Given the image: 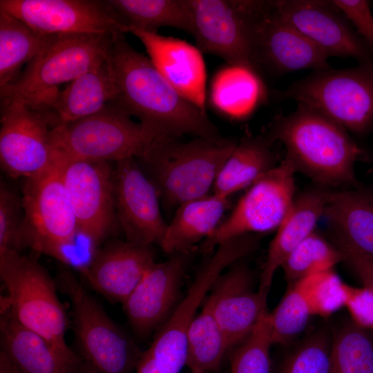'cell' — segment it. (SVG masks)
Wrapping results in <instances>:
<instances>
[{"label": "cell", "instance_id": "1", "mask_svg": "<svg viewBox=\"0 0 373 373\" xmlns=\"http://www.w3.org/2000/svg\"><path fill=\"white\" fill-rule=\"evenodd\" d=\"M106 60L117 88L112 102L138 119L158 142L184 135L220 137L206 111L175 89L124 34H112Z\"/></svg>", "mask_w": 373, "mask_h": 373}, {"label": "cell", "instance_id": "2", "mask_svg": "<svg viewBox=\"0 0 373 373\" xmlns=\"http://www.w3.org/2000/svg\"><path fill=\"white\" fill-rule=\"evenodd\" d=\"M286 149V157L296 172L318 186L354 188L356 163L369 159L367 152L343 126L318 111L302 104L273 120L267 135Z\"/></svg>", "mask_w": 373, "mask_h": 373}, {"label": "cell", "instance_id": "3", "mask_svg": "<svg viewBox=\"0 0 373 373\" xmlns=\"http://www.w3.org/2000/svg\"><path fill=\"white\" fill-rule=\"evenodd\" d=\"M238 142L196 137L188 142L166 139L155 142L142 157V168L169 208L209 193Z\"/></svg>", "mask_w": 373, "mask_h": 373}, {"label": "cell", "instance_id": "4", "mask_svg": "<svg viewBox=\"0 0 373 373\" xmlns=\"http://www.w3.org/2000/svg\"><path fill=\"white\" fill-rule=\"evenodd\" d=\"M112 34L50 35L39 53L13 82L0 87L1 99H18L47 111L64 82H72L106 59Z\"/></svg>", "mask_w": 373, "mask_h": 373}, {"label": "cell", "instance_id": "5", "mask_svg": "<svg viewBox=\"0 0 373 373\" xmlns=\"http://www.w3.org/2000/svg\"><path fill=\"white\" fill-rule=\"evenodd\" d=\"M0 276L7 290L1 298V310H10L20 323L65 355L81 358L66 343L68 317L55 280L36 257L13 250L0 253Z\"/></svg>", "mask_w": 373, "mask_h": 373}, {"label": "cell", "instance_id": "6", "mask_svg": "<svg viewBox=\"0 0 373 373\" xmlns=\"http://www.w3.org/2000/svg\"><path fill=\"white\" fill-rule=\"evenodd\" d=\"M275 95L308 106L356 136L373 132V61L312 71Z\"/></svg>", "mask_w": 373, "mask_h": 373}, {"label": "cell", "instance_id": "7", "mask_svg": "<svg viewBox=\"0 0 373 373\" xmlns=\"http://www.w3.org/2000/svg\"><path fill=\"white\" fill-rule=\"evenodd\" d=\"M54 161L108 162L142 157L157 142L125 110L109 102L98 113L51 129Z\"/></svg>", "mask_w": 373, "mask_h": 373}, {"label": "cell", "instance_id": "8", "mask_svg": "<svg viewBox=\"0 0 373 373\" xmlns=\"http://www.w3.org/2000/svg\"><path fill=\"white\" fill-rule=\"evenodd\" d=\"M21 248L49 256L79 270L75 256L81 237L58 165L26 179L22 192Z\"/></svg>", "mask_w": 373, "mask_h": 373}, {"label": "cell", "instance_id": "9", "mask_svg": "<svg viewBox=\"0 0 373 373\" xmlns=\"http://www.w3.org/2000/svg\"><path fill=\"white\" fill-rule=\"evenodd\" d=\"M55 282L70 300L82 358L102 373H135L143 352L133 339L110 318L71 271H61Z\"/></svg>", "mask_w": 373, "mask_h": 373}, {"label": "cell", "instance_id": "10", "mask_svg": "<svg viewBox=\"0 0 373 373\" xmlns=\"http://www.w3.org/2000/svg\"><path fill=\"white\" fill-rule=\"evenodd\" d=\"M253 234L218 245L197 271L185 297L161 326L146 352L169 373H180L186 363V332L215 282L224 270L256 248Z\"/></svg>", "mask_w": 373, "mask_h": 373}, {"label": "cell", "instance_id": "11", "mask_svg": "<svg viewBox=\"0 0 373 373\" xmlns=\"http://www.w3.org/2000/svg\"><path fill=\"white\" fill-rule=\"evenodd\" d=\"M258 1L189 0L192 30L202 52L260 77L254 58V27Z\"/></svg>", "mask_w": 373, "mask_h": 373}, {"label": "cell", "instance_id": "12", "mask_svg": "<svg viewBox=\"0 0 373 373\" xmlns=\"http://www.w3.org/2000/svg\"><path fill=\"white\" fill-rule=\"evenodd\" d=\"M296 173L286 157L251 186L230 215L202 244L210 254L231 239L277 229L289 211L295 198Z\"/></svg>", "mask_w": 373, "mask_h": 373}, {"label": "cell", "instance_id": "13", "mask_svg": "<svg viewBox=\"0 0 373 373\" xmlns=\"http://www.w3.org/2000/svg\"><path fill=\"white\" fill-rule=\"evenodd\" d=\"M54 162L59 168L80 236L92 256L119 229L114 205L113 168L104 161Z\"/></svg>", "mask_w": 373, "mask_h": 373}, {"label": "cell", "instance_id": "14", "mask_svg": "<svg viewBox=\"0 0 373 373\" xmlns=\"http://www.w3.org/2000/svg\"><path fill=\"white\" fill-rule=\"evenodd\" d=\"M1 99V168L12 178L36 176L53 164L51 117L20 100Z\"/></svg>", "mask_w": 373, "mask_h": 373}, {"label": "cell", "instance_id": "15", "mask_svg": "<svg viewBox=\"0 0 373 373\" xmlns=\"http://www.w3.org/2000/svg\"><path fill=\"white\" fill-rule=\"evenodd\" d=\"M254 27V58L260 75L328 68L330 57L278 12L274 1H258Z\"/></svg>", "mask_w": 373, "mask_h": 373}, {"label": "cell", "instance_id": "16", "mask_svg": "<svg viewBox=\"0 0 373 373\" xmlns=\"http://www.w3.org/2000/svg\"><path fill=\"white\" fill-rule=\"evenodd\" d=\"M0 10L41 35L128 32L106 1L1 0Z\"/></svg>", "mask_w": 373, "mask_h": 373}, {"label": "cell", "instance_id": "17", "mask_svg": "<svg viewBox=\"0 0 373 373\" xmlns=\"http://www.w3.org/2000/svg\"><path fill=\"white\" fill-rule=\"evenodd\" d=\"M113 191L115 215L127 241L160 246L168 224L155 184L135 157L115 162Z\"/></svg>", "mask_w": 373, "mask_h": 373}, {"label": "cell", "instance_id": "18", "mask_svg": "<svg viewBox=\"0 0 373 373\" xmlns=\"http://www.w3.org/2000/svg\"><path fill=\"white\" fill-rule=\"evenodd\" d=\"M280 15L329 57L359 64L373 55L333 0H276Z\"/></svg>", "mask_w": 373, "mask_h": 373}, {"label": "cell", "instance_id": "19", "mask_svg": "<svg viewBox=\"0 0 373 373\" xmlns=\"http://www.w3.org/2000/svg\"><path fill=\"white\" fill-rule=\"evenodd\" d=\"M238 262L218 277L204 302L213 312L231 350L251 334L268 312V293L252 291L251 270Z\"/></svg>", "mask_w": 373, "mask_h": 373}, {"label": "cell", "instance_id": "20", "mask_svg": "<svg viewBox=\"0 0 373 373\" xmlns=\"http://www.w3.org/2000/svg\"><path fill=\"white\" fill-rule=\"evenodd\" d=\"M189 254L155 262L122 303L134 332L146 336L166 322L175 303L188 265Z\"/></svg>", "mask_w": 373, "mask_h": 373}, {"label": "cell", "instance_id": "21", "mask_svg": "<svg viewBox=\"0 0 373 373\" xmlns=\"http://www.w3.org/2000/svg\"><path fill=\"white\" fill-rule=\"evenodd\" d=\"M152 246L118 240L104 243L81 272L107 299L123 303L155 262Z\"/></svg>", "mask_w": 373, "mask_h": 373}, {"label": "cell", "instance_id": "22", "mask_svg": "<svg viewBox=\"0 0 373 373\" xmlns=\"http://www.w3.org/2000/svg\"><path fill=\"white\" fill-rule=\"evenodd\" d=\"M160 73L184 97L205 111L207 73L202 52L186 41L129 28Z\"/></svg>", "mask_w": 373, "mask_h": 373}, {"label": "cell", "instance_id": "23", "mask_svg": "<svg viewBox=\"0 0 373 373\" xmlns=\"http://www.w3.org/2000/svg\"><path fill=\"white\" fill-rule=\"evenodd\" d=\"M328 189L318 186L295 196L291 207L269 244L258 289L269 293L277 269L294 249L315 231L327 201Z\"/></svg>", "mask_w": 373, "mask_h": 373}, {"label": "cell", "instance_id": "24", "mask_svg": "<svg viewBox=\"0 0 373 373\" xmlns=\"http://www.w3.org/2000/svg\"><path fill=\"white\" fill-rule=\"evenodd\" d=\"M1 350L19 373H73L82 358H72L38 333L20 323L8 309L1 310Z\"/></svg>", "mask_w": 373, "mask_h": 373}, {"label": "cell", "instance_id": "25", "mask_svg": "<svg viewBox=\"0 0 373 373\" xmlns=\"http://www.w3.org/2000/svg\"><path fill=\"white\" fill-rule=\"evenodd\" d=\"M323 217L333 241L373 257V191L350 188L329 190Z\"/></svg>", "mask_w": 373, "mask_h": 373}, {"label": "cell", "instance_id": "26", "mask_svg": "<svg viewBox=\"0 0 373 373\" xmlns=\"http://www.w3.org/2000/svg\"><path fill=\"white\" fill-rule=\"evenodd\" d=\"M116 95L117 88L105 59L59 90L46 112L50 115L53 127L66 124L98 113Z\"/></svg>", "mask_w": 373, "mask_h": 373}, {"label": "cell", "instance_id": "27", "mask_svg": "<svg viewBox=\"0 0 373 373\" xmlns=\"http://www.w3.org/2000/svg\"><path fill=\"white\" fill-rule=\"evenodd\" d=\"M229 198L213 193L180 205L167 225L160 246L162 251L170 255L189 254L221 223Z\"/></svg>", "mask_w": 373, "mask_h": 373}, {"label": "cell", "instance_id": "28", "mask_svg": "<svg viewBox=\"0 0 373 373\" xmlns=\"http://www.w3.org/2000/svg\"><path fill=\"white\" fill-rule=\"evenodd\" d=\"M267 136L247 135L238 142L222 166L213 186V193L229 198L249 187L277 165Z\"/></svg>", "mask_w": 373, "mask_h": 373}, {"label": "cell", "instance_id": "29", "mask_svg": "<svg viewBox=\"0 0 373 373\" xmlns=\"http://www.w3.org/2000/svg\"><path fill=\"white\" fill-rule=\"evenodd\" d=\"M107 4L128 28L157 33L170 27L191 34L189 0H106Z\"/></svg>", "mask_w": 373, "mask_h": 373}, {"label": "cell", "instance_id": "30", "mask_svg": "<svg viewBox=\"0 0 373 373\" xmlns=\"http://www.w3.org/2000/svg\"><path fill=\"white\" fill-rule=\"evenodd\" d=\"M50 37L35 32L20 19L0 10V87L17 79L21 66L39 53Z\"/></svg>", "mask_w": 373, "mask_h": 373}, {"label": "cell", "instance_id": "31", "mask_svg": "<svg viewBox=\"0 0 373 373\" xmlns=\"http://www.w3.org/2000/svg\"><path fill=\"white\" fill-rule=\"evenodd\" d=\"M230 350L213 312L204 303L187 329L186 366L195 373L218 372Z\"/></svg>", "mask_w": 373, "mask_h": 373}, {"label": "cell", "instance_id": "32", "mask_svg": "<svg viewBox=\"0 0 373 373\" xmlns=\"http://www.w3.org/2000/svg\"><path fill=\"white\" fill-rule=\"evenodd\" d=\"M262 95L260 78L242 67L229 65L216 75L211 99L218 111L235 119L250 113Z\"/></svg>", "mask_w": 373, "mask_h": 373}, {"label": "cell", "instance_id": "33", "mask_svg": "<svg viewBox=\"0 0 373 373\" xmlns=\"http://www.w3.org/2000/svg\"><path fill=\"white\" fill-rule=\"evenodd\" d=\"M349 323L334 332L331 373H373V332Z\"/></svg>", "mask_w": 373, "mask_h": 373}, {"label": "cell", "instance_id": "34", "mask_svg": "<svg viewBox=\"0 0 373 373\" xmlns=\"http://www.w3.org/2000/svg\"><path fill=\"white\" fill-rule=\"evenodd\" d=\"M343 262L341 250L316 231L303 240L288 256L281 268L288 281L333 269Z\"/></svg>", "mask_w": 373, "mask_h": 373}, {"label": "cell", "instance_id": "35", "mask_svg": "<svg viewBox=\"0 0 373 373\" xmlns=\"http://www.w3.org/2000/svg\"><path fill=\"white\" fill-rule=\"evenodd\" d=\"M273 345L269 312L251 334L231 351V373H272L270 347Z\"/></svg>", "mask_w": 373, "mask_h": 373}, {"label": "cell", "instance_id": "36", "mask_svg": "<svg viewBox=\"0 0 373 373\" xmlns=\"http://www.w3.org/2000/svg\"><path fill=\"white\" fill-rule=\"evenodd\" d=\"M273 344H287L306 327L312 316L305 296L296 282L269 313Z\"/></svg>", "mask_w": 373, "mask_h": 373}, {"label": "cell", "instance_id": "37", "mask_svg": "<svg viewBox=\"0 0 373 373\" xmlns=\"http://www.w3.org/2000/svg\"><path fill=\"white\" fill-rule=\"evenodd\" d=\"M331 338L319 330L289 353L275 373H331Z\"/></svg>", "mask_w": 373, "mask_h": 373}, {"label": "cell", "instance_id": "38", "mask_svg": "<svg viewBox=\"0 0 373 373\" xmlns=\"http://www.w3.org/2000/svg\"><path fill=\"white\" fill-rule=\"evenodd\" d=\"M303 290L312 316L327 317L344 307L343 282L333 269L296 280Z\"/></svg>", "mask_w": 373, "mask_h": 373}, {"label": "cell", "instance_id": "39", "mask_svg": "<svg viewBox=\"0 0 373 373\" xmlns=\"http://www.w3.org/2000/svg\"><path fill=\"white\" fill-rule=\"evenodd\" d=\"M22 198L2 180L0 184V253L19 251Z\"/></svg>", "mask_w": 373, "mask_h": 373}, {"label": "cell", "instance_id": "40", "mask_svg": "<svg viewBox=\"0 0 373 373\" xmlns=\"http://www.w3.org/2000/svg\"><path fill=\"white\" fill-rule=\"evenodd\" d=\"M373 55V11L367 0H333Z\"/></svg>", "mask_w": 373, "mask_h": 373}, {"label": "cell", "instance_id": "41", "mask_svg": "<svg viewBox=\"0 0 373 373\" xmlns=\"http://www.w3.org/2000/svg\"><path fill=\"white\" fill-rule=\"evenodd\" d=\"M344 307L356 326L373 331V294L363 286L356 287L343 283Z\"/></svg>", "mask_w": 373, "mask_h": 373}, {"label": "cell", "instance_id": "42", "mask_svg": "<svg viewBox=\"0 0 373 373\" xmlns=\"http://www.w3.org/2000/svg\"><path fill=\"white\" fill-rule=\"evenodd\" d=\"M343 256L346 262L358 276L363 286L373 294V257L360 252L343 243L333 241Z\"/></svg>", "mask_w": 373, "mask_h": 373}, {"label": "cell", "instance_id": "43", "mask_svg": "<svg viewBox=\"0 0 373 373\" xmlns=\"http://www.w3.org/2000/svg\"><path fill=\"white\" fill-rule=\"evenodd\" d=\"M135 373H169L146 351L143 352Z\"/></svg>", "mask_w": 373, "mask_h": 373}, {"label": "cell", "instance_id": "44", "mask_svg": "<svg viewBox=\"0 0 373 373\" xmlns=\"http://www.w3.org/2000/svg\"><path fill=\"white\" fill-rule=\"evenodd\" d=\"M0 373H19L15 365L2 350L0 352Z\"/></svg>", "mask_w": 373, "mask_h": 373}, {"label": "cell", "instance_id": "45", "mask_svg": "<svg viewBox=\"0 0 373 373\" xmlns=\"http://www.w3.org/2000/svg\"><path fill=\"white\" fill-rule=\"evenodd\" d=\"M73 373H102L89 362L82 359Z\"/></svg>", "mask_w": 373, "mask_h": 373}, {"label": "cell", "instance_id": "46", "mask_svg": "<svg viewBox=\"0 0 373 373\" xmlns=\"http://www.w3.org/2000/svg\"><path fill=\"white\" fill-rule=\"evenodd\" d=\"M211 373H220V372H219V371H218V372H211Z\"/></svg>", "mask_w": 373, "mask_h": 373}, {"label": "cell", "instance_id": "47", "mask_svg": "<svg viewBox=\"0 0 373 373\" xmlns=\"http://www.w3.org/2000/svg\"><path fill=\"white\" fill-rule=\"evenodd\" d=\"M189 373H195V372H190Z\"/></svg>", "mask_w": 373, "mask_h": 373}, {"label": "cell", "instance_id": "48", "mask_svg": "<svg viewBox=\"0 0 373 373\" xmlns=\"http://www.w3.org/2000/svg\"><path fill=\"white\" fill-rule=\"evenodd\" d=\"M372 11H373V10H372Z\"/></svg>", "mask_w": 373, "mask_h": 373}]
</instances>
